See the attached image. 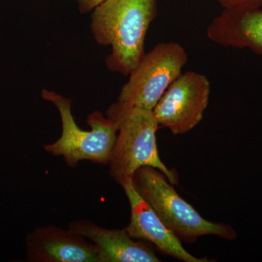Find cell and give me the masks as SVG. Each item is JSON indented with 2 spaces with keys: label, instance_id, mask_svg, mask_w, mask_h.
Here are the masks:
<instances>
[{
  "label": "cell",
  "instance_id": "1",
  "mask_svg": "<svg viewBox=\"0 0 262 262\" xmlns=\"http://www.w3.org/2000/svg\"><path fill=\"white\" fill-rule=\"evenodd\" d=\"M158 14V0H104L91 15V28L98 44L111 46L106 60L111 72L129 75L145 56L150 24Z\"/></svg>",
  "mask_w": 262,
  "mask_h": 262
},
{
  "label": "cell",
  "instance_id": "2",
  "mask_svg": "<svg viewBox=\"0 0 262 262\" xmlns=\"http://www.w3.org/2000/svg\"><path fill=\"white\" fill-rule=\"evenodd\" d=\"M106 116L117 122L118 132L110 161V173L121 185L132 179L138 169L151 166L160 170L170 184H178L177 172L160 159L156 133L159 124L152 110L133 107L117 102Z\"/></svg>",
  "mask_w": 262,
  "mask_h": 262
},
{
  "label": "cell",
  "instance_id": "3",
  "mask_svg": "<svg viewBox=\"0 0 262 262\" xmlns=\"http://www.w3.org/2000/svg\"><path fill=\"white\" fill-rule=\"evenodd\" d=\"M132 182L141 198L181 241L193 243L207 234L227 239H233L237 236L230 226L214 223L202 217L176 192L173 184L158 169L141 167L133 176Z\"/></svg>",
  "mask_w": 262,
  "mask_h": 262
},
{
  "label": "cell",
  "instance_id": "4",
  "mask_svg": "<svg viewBox=\"0 0 262 262\" xmlns=\"http://www.w3.org/2000/svg\"><path fill=\"white\" fill-rule=\"evenodd\" d=\"M41 96L56 106L62 124L59 139L45 146L46 151L63 157L71 168L82 160L104 165L110 163L118 132L115 120L105 117L100 112H94L87 118L91 130H83L77 125L72 115V100L48 90H43Z\"/></svg>",
  "mask_w": 262,
  "mask_h": 262
},
{
  "label": "cell",
  "instance_id": "5",
  "mask_svg": "<svg viewBox=\"0 0 262 262\" xmlns=\"http://www.w3.org/2000/svg\"><path fill=\"white\" fill-rule=\"evenodd\" d=\"M187 52L177 42H160L146 53L122 88L117 102L153 110L170 84L182 74Z\"/></svg>",
  "mask_w": 262,
  "mask_h": 262
},
{
  "label": "cell",
  "instance_id": "6",
  "mask_svg": "<svg viewBox=\"0 0 262 262\" xmlns=\"http://www.w3.org/2000/svg\"><path fill=\"white\" fill-rule=\"evenodd\" d=\"M211 83L206 76L188 71L170 84L152 110L159 126L175 135L192 130L203 120Z\"/></svg>",
  "mask_w": 262,
  "mask_h": 262
},
{
  "label": "cell",
  "instance_id": "7",
  "mask_svg": "<svg viewBox=\"0 0 262 262\" xmlns=\"http://www.w3.org/2000/svg\"><path fill=\"white\" fill-rule=\"evenodd\" d=\"M27 258L32 262H101L99 250L85 237L53 225L27 235Z\"/></svg>",
  "mask_w": 262,
  "mask_h": 262
},
{
  "label": "cell",
  "instance_id": "8",
  "mask_svg": "<svg viewBox=\"0 0 262 262\" xmlns=\"http://www.w3.org/2000/svg\"><path fill=\"white\" fill-rule=\"evenodd\" d=\"M262 0L224 9L207 29L208 37L225 47L248 48L262 55Z\"/></svg>",
  "mask_w": 262,
  "mask_h": 262
},
{
  "label": "cell",
  "instance_id": "9",
  "mask_svg": "<svg viewBox=\"0 0 262 262\" xmlns=\"http://www.w3.org/2000/svg\"><path fill=\"white\" fill-rule=\"evenodd\" d=\"M130 206V222L126 229L132 238L145 239L162 253L186 262H207L186 251L180 239L162 222L149 203L141 198L133 185L132 179L121 184Z\"/></svg>",
  "mask_w": 262,
  "mask_h": 262
},
{
  "label": "cell",
  "instance_id": "10",
  "mask_svg": "<svg viewBox=\"0 0 262 262\" xmlns=\"http://www.w3.org/2000/svg\"><path fill=\"white\" fill-rule=\"evenodd\" d=\"M69 229L94 243L99 250L101 262H159L154 251L136 242L127 230L103 228L87 220H77Z\"/></svg>",
  "mask_w": 262,
  "mask_h": 262
},
{
  "label": "cell",
  "instance_id": "11",
  "mask_svg": "<svg viewBox=\"0 0 262 262\" xmlns=\"http://www.w3.org/2000/svg\"><path fill=\"white\" fill-rule=\"evenodd\" d=\"M78 5L79 10L82 13L93 11L98 5L104 0H76Z\"/></svg>",
  "mask_w": 262,
  "mask_h": 262
},
{
  "label": "cell",
  "instance_id": "12",
  "mask_svg": "<svg viewBox=\"0 0 262 262\" xmlns=\"http://www.w3.org/2000/svg\"><path fill=\"white\" fill-rule=\"evenodd\" d=\"M217 3H220L224 9L226 8H233V7L238 6V5L245 4L248 2L254 1V0H215Z\"/></svg>",
  "mask_w": 262,
  "mask_h": 262
}]
</instances>
